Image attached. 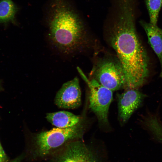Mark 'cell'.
Segmentation results:
<instances>
[{
    "instance_id": "obj_2",
    "label": "cell",
    "mask_w": 162,
    "mask_h": 162,
    "mask_svg": "<svg viewBox=\"0 0 162 162\" xmlns=\"http://www.w3.org/2000/svg\"><path fill=\"white\" fill-rule=\"evenodd\" d=\"M50 7L48 25L52 43L65 53L74 52L86 41L80 22L66 0H52Z\"/></svg>"
},
{
    "instance_id": "obj_11",
    "label": "cell",
    "mask_w": 162,
    "mask_h": 162,
    "mask_svg": "<svg viewBox=\"0 0 162 162\" xmlns=\"http://www.w3.org/2000/svg\"><path fill=\"white\" fill-rule=\"evenodd\" d=\"M16 11V6L12 0H1L0 22L13 21Z\"/></svg>"
},
{
    "instance_id": "obj_7",
    "label": "cell",
    "mask_w": 162,
    "mask_h": 162,
    "mask_svg": "<svg viewBox=\"0 0 162 162\" xmlns=\"http://www.w3.org/2000/svg\"><path fill=\"white\" fill-rule=\"evenodd\" d=\"M81 97L79 79L75 77L63 84L56 94L55 103L60 108L75 109L81 104Z\"/></svg>"
},
{
    "instance_id": "obj_13",
    "label": "cell",
    "mask_w": 162,
    "mask_h": 162,
    "mask_svg": "<svg viewBox=\"0 0 162 162\" xmlns=\"http://www.w3.org/2000/svg\"><path fill=\"white\" fill-rule=\"evenodd\" d=\"M7 156L4 151L0 141V162H8Z\"/></svg>"
},
{
    "instance_id": "obj_5",
    "label": "cell",
    "mask_w": 162,
    "mask_h": 162,
    "mask_svg": "<svg viewBox=\"0 0 162 162\" xmlns=\"http://www.w3.org/2000/svg\"><path fill=\"white\" fill-rule=\"evenodd\" d=\"M77 69L89 89V108L96 116L100 122L107 124L109 108L113 99L112 91L93 79H88L80 68L77 67Z\"/></svg>"
},
{
    "instance_id": "obj_9",
    "label": "cell",
    "mask_w": 162,
    "mask_h": 162,
    "mask_svg": "<svg viewBox=\"0 0 162 162\" xmlns=\"http://www.w3.org/2000/svg\"><path fill=\"white\" fill-rule=\"evenodd\" d=\"M140 24L147 36L148 43L159 59L161 67L160 77L162 78V29L157 25L143 21Z\"/></svg>"
},
{
    "instance_id": "obj_12",
    "label": "cell",
    "mask_w": 162,
    "mask_h": 162,
    "mask_svg": "<svg viewBox=\"0 0 162 162\" xmlns=\"http://www.w3.org/2000/svg\"><path fill=\"white\" fill-rule=\"evenodd\" d=\"M150 23L157 25L158 16L162 6V0H146Z\"/></svg>"
},
{
    "instance_id": "obj_3",
    "label": "cell",
    "mask_w": 162,
    "mask_h": 162,
    "mask_svg": "<svg viewBox=\"0 0 162 162\" xmlns=\"http://www.w3.org/2000/svg\"><path fill=\"white\" fill-rule=\"evenodd\" d=\"M80 122L70 128H54L36 135L33 141V157L41 158L50 156L67 143L80 139L83 132Z\"/></svg>"
},
{
    "instance_id": "obj_10",
    "label": "cell",
    "mask_w": 162,
    "mask_h": 162,
    "mask_svg": "<svg viewBox=\"0 0 162 162\" xmlns=\"http://www.w3.org/2000/svg\"><path fill=\"white\" fill-rule=\"evenodd\" d=\"M46 118L52 125L62 128L73 127L78 124L80 120L79 116L64 111L47 113Z\"/></svg>"
},
{
    "instance_id": "obj_1",
    "label": "cell",
    "mask_w": 162,
    "mask_h": 162,
    "mask_svg": "<svg viewBox=\"0 0 162 162\" xmlns=\"http://www.w3.org/2000/svg\"><path fill=\"white\" fill-rule=\"evenodd\" d=\"M125 10L109 40L124 72V89H138L149 76V58L136 33L131 10L126 7Z\"/></svg>"
},
{
    "instance_id": "obj_6",
    "label": "cell",
    "mask_w": 162,
    "mask_h": 162,
    "mask_svg": "<svg viewBox=\"0 0 162 162\" xmlns=\"http://www.w3.org/2000/svg\"><path fill=\"white\" fill-rule=\"evenodd\" d=\"M50 156L52 162H98L92 152L80 139L67 143Z\"/></svg>"
},
{
    "instance_id": "obj_4",
    "label": "cell",
    "mask_w": 162,
    "mask_h": 162,
    "mask_svg": "<svg viewBox=\"0 0 162 162\" xmlns=\"http://www.w3.org/2000/svg\"><path fill=\"white\" fill-rule=\"evenodd\" d=\"M91 73L93 79L112 91L124 89L125 76L117 58H104L100 59Z\"/></svg>"
},
{
    "instance_id": "obj_14",
    "label": "cell",
    "mask_w": 162,
    "mask_h": 162,
    "mask_svg": "<svg viewBox=\"0 0 162 162\" xmlns=\"http://www.w3.org/2000/svg\"><path fill=\"white\" fill-rule=\"evenodd\" d=\"M22 158V157L21 156H20L8 162H21Z\"/></svg>"
},
{
    "instance_id": "obj_8",
    "label": "cell",
    "mask_w": 162,
    "mask_h": 162,
    "mask_svg": "<svg viewBox=\"0 0 162 162\" xmlns=\"http://www.w3.org/2000/svg\"><path fill=\"white\" fill-rule=\"evenodd\" d=\"M146 95L138 89L126 90L118 98L119 117L123 122H127L141 105Z\"/></svg>"
}]
</instances>
